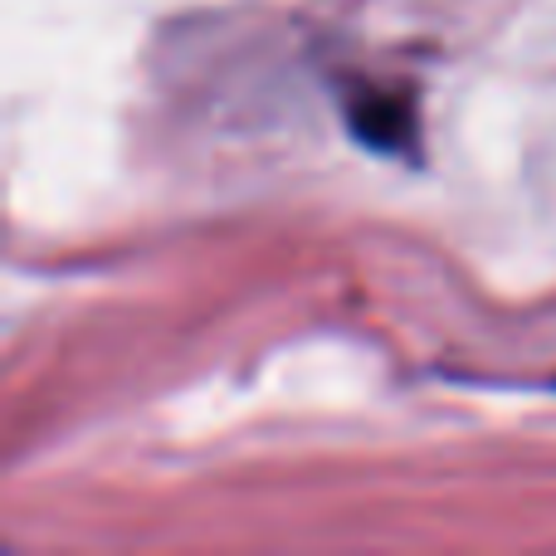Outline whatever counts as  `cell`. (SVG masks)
I'll return each instance as SVG.
<instances>
[{
	"label": "cell",
	"instance_id": "6da1fadb",
	"mask_svg": "<svg viewBox=\"0 0 556 556\" xmlns=\"http://www.w3.org/2000/svg\"><path fill=\"white\" fill-rule=\"evenodd\" d=\"M346 127L356 142H366L371 152H410L415 142V113L405 98L391 93H366L346 108Z\"/></svg>",
	"mask_w": 556,
	"mask_h": 556
}]
</instances>
